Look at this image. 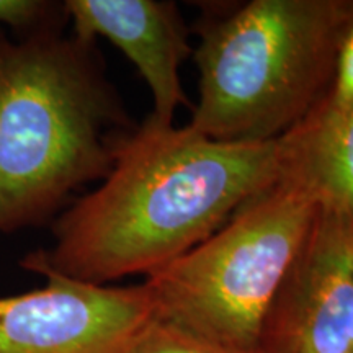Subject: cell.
<instances>
[{"label":"cell","instance_id":"obj_1","mask_svg":"<svg viewBox=\"0 0 353 353\" xmlns=\"http://www.w3.org/2000/svg\"><path fill=\"white\" fill-rule=\"evenodd\" d=\"M278 172L276 141L231 143L144 121L118 141L99 187L52 221L54 247L21 265L94 285L148 278L208 239Z\"/></svg>","mask_w":353,"mask_h":353},{"label":"cell","instance_id":"obj_2","mask_svg":"<svg viewBox=\"0 0 353 353\" xmlns=\"http://www.w3.org/2000/svg\"><path fill=\"white\" fill-rule=\"evenodd\" d=\"M95 43L63 26L0 28V234L56 219L70 195L103 180L132 130Z\"/></svg>","mask_w":353,"mask_h":353},{"label":"cell","instance_id":"obj_3","mask_svg":"<svg viewBox=\"0 0 353 353\" xmlns=\"http://www.w3.org/2000/svg\"><path fill=\"white\" fill-rule=\"evenodd\" d=\"M352 0H249L211 10L193 50L188 126L231 143L276 141L329 95Z\"/></svg>","mask_w":353,"mask_h":353},{"label":"cell","instance_id":"obj_4","mask_svg":"<svg viewBox=\"0 0 353 353\" xmlns=\"http://www.w3.org/2000/svg\"><path fill=\"white\" fill-rule=\"evenodd\" d=\"M317 203L286 176L244 203L218 231L145 278L156 317L237 353H259L273 294Z\"/></svg>","mask_w":353,"mask_h":353},{"label":"cell","instance_id":"obj_5","mask_svg":"<svg viewBox=\"0 0 353 353\" xmlns=\"http://www.w3.org/2000/svg\"><path fill=\"white\" fill-rule=\"evenodd\" d=\"M46 283L0 296V353H126L132 339L156 316L144 283L94 285L21 265Z\"/></svg>","mask_w":353,"mask_h":353},{"label":"cell","instance_id":"obj_6","mask_svg":"<svg viewBox=\"0 0 353 353\" xmlns=\"http://www.w3.org/2000/svg\"><path fill=\"white\" fill-rule=\"evenodd\" d=\"M353 218L317 206L263 317L259 353H352Z\"/></svg>","mask_w":353,"mask_h":353},{"label":"cell","instance_id":"obj_7","mask_svg":"<svg viewBox=\"0 0 353 353\" xmlns=\"http://www.w3.org/2000/svg\"><path fill=\"white\" fill-rule=\"evenodd\" d=\"M72 34L87 43L105 38L139 70L152 94L149 125L174 126L179 107L188 103L180 65L193 48L182 13L167 0H68L63 3Z\"/></svg>","mask_w":353,"mask_h":353},{"label":"cell","instance_id":"obj_8","mask_svg":"<svg viewBox=\"0 0 353 353\" xmlns=\"http://www.w3.org/2000/svg\"><path fill=\"white\" fill-rule=\"evenodd\" d=\"M276 145L278 175L303 187L317 206L353 218V103L327 95Z\"/></svg>","mask_w":353,"mask_h":353},{"label":"cell","instance_id":"obj_9","mask_svg":"<svg viewBox=\"0 0 353 353\" xmlns=\"http://www.w3.org/2000/svg\"><path fill=\"white\" fill-rule=\"evenodd\" d=\"M126 353H237L228 348L205 341L198 335L183 330L176 325L157 319L139 330L132 339Z\"/></svg>","mask_w":353,"mask_h":353},{"label":"cell","instance_id":"obj_10","mask_svg":"<svg viewBox=\"0 0 353 353\" xmlns=\"http://www.w3.org/2000/svg\"><path fill=\"white\" fill-rule=\"evenodd\" d=\"M63 20H68L63 3L44 0H0V25L20 37L63 26Z\"/></svg>","mask_w":353,"mask_h":353},{"label":"cell","instance_id":"obj_11","mask_svg":"<svg viewBox=\"0 0 353 353\" xmlns=\"http://www.w3.org/2000/svg\"><path fill=\"white\" fill-rule=\"evenodd\" d=\"M329 99L337 103H353V0L339 39Z\"/></svg>","mask_w":353,"mask_h":353},{"label":"cell","instance_id":"obj_12","mask_svg":"<svg viewBox=\"0 0 353 353\" xmlns=\"http://www.w3.org/2000/svg\"><path fill=\"white\" fill-rule=\"evenodd\" d=\"M352 353H353V345H352Z\"/></svg>","mask_w":353,"mask_h":353}]
</instances>
